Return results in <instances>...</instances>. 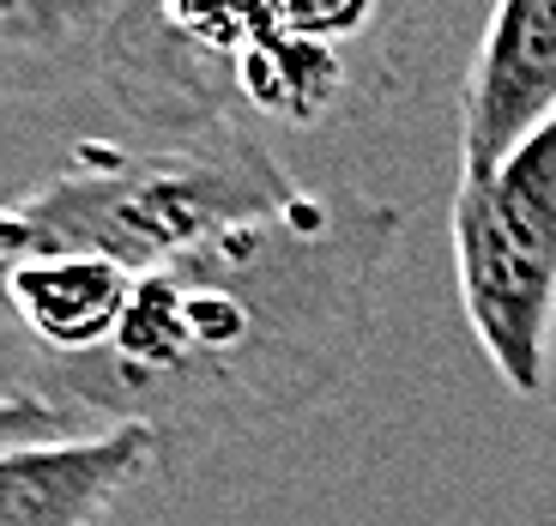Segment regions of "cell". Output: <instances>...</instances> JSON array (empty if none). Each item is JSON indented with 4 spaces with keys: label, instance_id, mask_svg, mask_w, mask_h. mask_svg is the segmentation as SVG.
<instances>
[{
    "label": "cell",
    "instance_id": "1",
    "mask_svg": "<svg viewBox=\"0 0 556 526\" xmlns=\"http://www.w3.org/2000/svg\"><path fill=\"white\" fill-rule=\"evenodd\" d=\"M405 212L339 181L139 278L91 358H37L25 393L91 429H146L164 466L320 412L376 339Z\"/></svg>",
    "mask_w": 556,
    "mask_h": 526
},
{
    "label": "cell",
    "instance_id": "2",
    "mask_svg": "<svg viewBox=\"0 0 556 526\" xmlns=\"http://www.w3.org/2000/svg\"><path fill=\"white\" fill-rule=\"evenodd\" d=\"M296 195L303 188L261 146V134L224 127V134H194L181 146H157V152L91 139L73 152V164H61L13 206L30 236L25 261L91 254L134 278H152L218 242L224 230H242L266 212L291 206Z\"/></svg>",
    "mask_w": 556,
    "mask_h": 526
},
{
    "label": "cell",
    "instance_id": "3",
    "mask_svg": "<svg viewBox=\"0 0 556 526\" xmlns=\"http://www.w3.org/2000/svg\"><path fill=\"white\" fill-rule=\"evenodd\" d=\"M454 278L466 327L508 393L539 400L556 346V122L496 176L459 181Z\"/></svg>",
    "mask_w": 556,
    "mask_h": 526
},
{
    "label": "cell",
    "instance_id": "4",
    "mask_svg": "<svg viewBox=\"0 0 556 526\" xmlns=\"http://www.w3.org/2000/svg\"><path fill=\"white\" fill-rule=\"evenodd\" d=\"M556 122V0H502L459 85V181L496 176Z\"/></svg>",
    "mask_w": 556,
    "mask_h": 526
},
{
    "label": "cell",
    "instance_id": "5",
    "mask_svg": "<svg viewBox=\"0 0 556 526\" xmlns=\"http://www.w3.org/2000/svg\"><path fill=\"white\" fill-rule=\"evenodd\" d=\"M164 466L146 429L0 448V526H110L115 502Z\"/></svg>",
    "mask_w": 556,
    "mask_h": 526
},
{
    "label": "cell",
    "instance_id": "6",
    "mask_svg": "<svg viewBox=\"0 0 556 526\" xmlns=\"http://www.w3.org/2000/svg\"><path fill=\"white\" fill-rule=\"evenodd\" d=\"M134 273L91 254H37V261H13L0 278V303L18 327L37 339V358L67 363L91 358L122 333L127 303H134Z\"/></svg>",
    "mask_w": 556,
    "mask_h": 526
},
{
    "label": "cell",
    "instance_id": "7",
    "mask_svg": "<svg viewBox=\"0 0 556 526\" xmlns=\"http://www.w3.org/2000/svg\"><path fill=\"white\" fill-rule=\"evenodd\" d=\"M122 7L103 0H0V103L55 98L98 79Z\"/></svg>",
    "mask_w": 556,
    "mask_h": 526
},
{
    "label": "cell",
    "instance_id": "8",
    "mask_svg": "<svg viewBox=\"0 0 556 526\" xmlns=\"http://www.w3.org/2000/svg\"><path fill=\"white\" fill-rule=\"evenodd\" d=\"M98 436L85 417L49 405L42 393H0V448H30V442H79Z\"/></svg>",
    "mask_w": 556,
    "mask_h": 526
},
{
    "label": "cell",
    "instance_id": "9",
    "mask_svg": "<svg viewBox=\"0 0 556 526\" xmlns=\"http://www.w3.org/2000/svg\"><path fill=\"white\" fill-rule=\"evenodd\" d=\"M30 254V236H25V218H18V206H0V261L13 266Z\"/></svg>",
    "mask_w": 556,
    "mask_h": 526
}]
</instances>
